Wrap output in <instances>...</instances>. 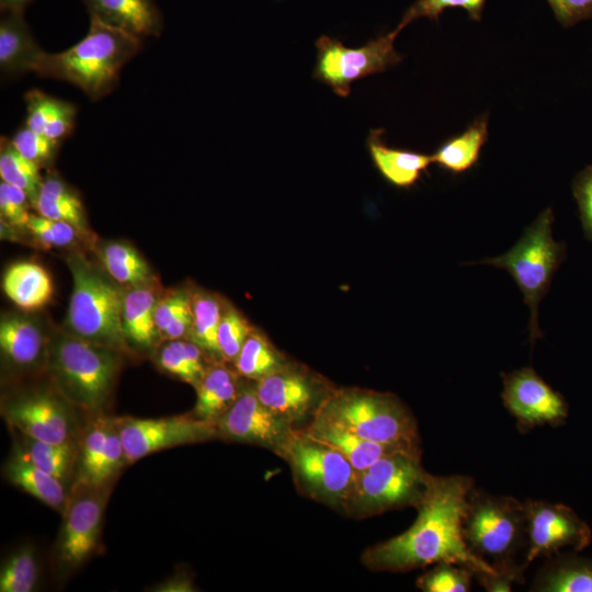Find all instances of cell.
<instances>
[{
	"mask_svg": "<svg viewBox=\"0 0 592 592\" xmlns=\"http://www.w3.org/2000/svg\"><path fill=\"white\" fill-rule=\"evenodd\" d=\"M474 488L469 476L430 475L415 509L413 524L403 533L367 548L363 563L376 571H409L439 562H452L476 572H497L473 555L462 534L467 498Z\"/></svg>",
	"mask_w": 592,
	"mask_h": 592,
	"instance_id": "6da1fadb",
	"label": "cell"
},
{
	"mask_svg": "<svg viewBox=\"0 0 592 592\" xmlns=\"http://www.w3.org/2000/svg\"><path fill=\"white\" fill-rule=\"evenodd\" d=\"M140 48L141 38L90 16L87 35L64 52H44L34 72L67 81L98 101L115 89L122 68Z\"/></svg>",
	"mask_w": 592,
	"mask_h": 592,
	"instance_id": "7a4b0ae2",
	"label": "cell"
},
{
	"mask_svg": "<svg viewBox=\"0 0 592 592\" xmlns=\"http://www.w3.org/2000/svg\"><path fill=\"white\" fill-rule=\"evenodd\" d=\"M119 351L65 330L50 334L46 368L56 390L72 406L102 410L110 400L119 368Z\"/></svg>",
	"mask_w": 592,
	"mask_h": 592,
	"instance_id": "3957f363",
	"label": "cell"
},
{
	"mask_svg": "<svg viewBox=\"0 0 592 592\" xmlns=\"http://www.w3.org/2000/svg\"><path fill=\"white\" fill-rule=\"evenodd\" d=\"M467 549L496 571L526 569L527 521L524 502L473 488L462 522Z\"/></svg>",
	"mask_w": 592,
	"mask_h": 592,
	"instance_id": "277c9868",
	"label": "cell"
},
{
	"mask_svg": "<svg viewBox=\"0 0 592 592\" xmlns=\"http://www.w3.org/2000/svg\"><path fill=\"white\" fill-rule=\"evenodd\" d=\"M67 263L72 292L66 330L90 342L124 351L127 348L122 325L125 291L81 254H71Z\"/></svg>",
	"mask_w": 592,
	"mask_h": 592,
	"instance_id": "5b68a950",
	"label": "cell"
},
{
	"mask_svg": "<svg viewBox=\"0 0 592 592\" xmlns=\"http://www.w3.org/2000/svg\"><path fill=\"white\" fill-rule=\"evenodd\" d=\"M314 414L372 442L420 446L413 415L391 394L340 389L327 395Z\"/></svg>",
	"mask_w": 592,
	"mask_h": 592,
	"instance_id": "8992f818",
	"label": "cell"
},
{
	"mask_svg": "<svg viewBox=\"0 0 592 592\" xmlns=\"http://www.w3.org/2000/svg\"><path fill=\"white\" fill-rule=\"evenodd\" d=\"M431 474L421 464L420 446L394 451L357 471L343 509L356 517L417 506Z\"/></svg>",
	"mask_w": 592,
	"mask_h": 592,
	"instance_id": "52a82bcc",
	"label": "cell"
},
{
	"mask_svg": "<svg viewBox=\"0 0 592 592\" xmlns=\"http://www.w3.org/2000/svg\"><path fill=\"white\" fill-rule=\"evenodd\" d=\"M553 224V209L548 207L525 229L509 251L481 261L509 272L522 291L531 311L528 331L532 344L543 337L538 326V305L565 258V244L554 239Z\"/></svg>",
	"mask_w": 592,
	"mask_h": 592,
	"instance_id": "ba28073f",
	"label": "cell"
},
{
	"mask_svg": "<svg viewBox=\"0 0 592 592\" xmlns=\"http://www.w3.org/2000/svg\"><path fill=\"white\" fill-rule=\"evenodd\" d=\"M274 452L289 465L304 494L343 508L357 471L340 452L294 429Z\"/></svg>",
	"mask_w": 592,
	"mask_h": 592,
	"instance_id": "9c48e42d",
	"label": "cell"
},
{
	"mask_svg": "<svg viewBox=\"0 0 592 592\" xmlns=\"http://www.w3.org/2000/svg\"><path fill=\"white\" fill-rule=\"evenodd\" d=\"M398 34L394 30L357 48L346 47L338 38L320 36L316 42L312 78L330 87L337 95L349 96L354 81L384 72L402 60L394 46Z\"/></svg>",
	"mask_w": 592,
	"mask_h": 592,
	"instance_id": "30bf717a",
	"label": "cell"
},
{
	"mask_svg": "<svg viewBox=\"0 0 592 592\" xmlns=\"http://www.w3.org/2000/svg\"><path fill=\"white\" fill-rule=\"evenodd\" d=\"M126 464L161 449L218 437L216 421L194 414L159 419L114 418Z\"/></svg>",
	"mask_w": 592,
	"mask_h": 592,
	"instance_id": "8fae6325",
	"label": "cell"
},
{
	"mask_svg": "<svg viewBox=\"0 0 592 592\" xmlns=\"http://www.w3.org/2000/svg\"><path fill=\"white\" fill-rule=\"evenodd\" d=\"M528 566L537 557H551L565 548L572 551L585 549L592 531L571 508L544 500H526Z\"/></svg>",
	"mask_w": 592,
	"mask_h": 592,
	"instance_id": "7c38bea8",
	"label": "cell"
},
{
	"mask_svg": "<svg viewBox=\"0 0 592 592\" xmlns=\"http://www.w3.org/2000/svg\"><path fill=\"white\" fill-rule=\"evenodd\" d=\"M107 486L76 482L65 511L57 559L65 569H73L89 558L98 546Z\"/></svg>",
	"mask_w": 592,
	"mask_h": 592,
	"instance_id": "4fadbf2b",
	"label": "cell"
},
{
	"mask_svg": "<svg viewBox=\"0 0 592 592\" xmlns=\"http://www.w3.org/2000/svg\"><path fill=\"white\" fill-rule=\"evenodd\" d=\"M70 405L57 390L33 389L7 399L2 412L22 435L61 444L71 441L73 417Z\"/></svg>",
	"mask_w": 592,
	"mask_h": 592,
	"instance_id": "5bb4252c",
	"label": "cell"
},
{
	"mask_svg": "<svg viewBox=\"0 0 592 592\" xmlns=\"http://www.w3.org/2000/svg\"><path fill=\"white\" fill-rule=\"evenodd\" d=\"M502 400L521 431L539 425L559 426L568 418V405L532 367L502 374Z\"/></svg>",
	"mask_w": 592,
	"mask_h": 592,
	"instance_id": "9a60e30c",
	"label": "cell"
},
{
	"mask_svg": "<svg viewBox=\"0 0 592 592\" xmlns=\"http://www.w3.org/2000/svg\"><path fill=\"white\" fill-rule=\"evenodd\" d=\"M218 437L251 443L273 452L293 430L259 399L255 388L240 390L235 402L216 420Z\"/></svg>",
	"mask_w": 592,
	"mask_h": 592,
	"instance_id": "2e32d148",
	"label": "cell"
},
{
	"mask_svg": "<svg viewBox=\"0 0 592 592\" xmlns=\"http://www.w3.org/2000/svg\"><path fill=\"white\" fill-rule=\"evenodd\" d=\"M254 388L260 401L289 423L305 418L318 396L308 376L286 367L258 380Z\"/></svg>",
	"mask_w": 592,
	"mask_h": 592,
	"instance_id": "e0dca14e",
	"label": "cell"
},
{
	"mask_svg": "<svg viewBox=\"0 0 592 592\" xmlns=\"http://www.w3.org/2000/svg\"><path fill=\"white\" fill-rule=\"evenodd\" d=\"M50 334L38 319L25 314H7L0 321V348L15 368L30 369L46 363Z\"/></svg>",
	"mask_w": 592,
	"mask_h": 592,
	"instance_id": "ac0fdd59",
	"label": "cell"
},
{
	"mask_svg": "<svg viewBox=\"0 0 592 592\" xmlns=\"http://www.w3.org/2000/svg\"><path fill=\"white\" fill-rule=\"evenodd\" d=\"M90 16L139 38L158 36L162 16L156 0H81Z\"/></svg>",
	"mask_w": 592,
	"mask_h": 592,
	"instance_id": "d6986e66",
	"label": "cell"
},
{
	"mask_svg": "<svg viewBox=\"0 0 592 592\" xmlns=\"http://www.w3.org/2000/svg\"><path fill=\"white\" fill-rule=\"evenodd\" d=\"M0 20V69L5 76L34 71L44 53L20 11H3Z\"/></svg>",
	"mask_w": 592,
	"mask_h": 592,
	"instance_id": "ffe728a7",
	"label": "cell"
},
{
	"mask_svg": "<svg viewBox=\"0 0 592 592\" xmlns=\"http://www.w3.org/2000/svg\"><path fill=\"white\" fill-rule=\"evenodd\" d=\"M384 133L382 128L371 129L366 139L375 168L390 184L405 189L412 186L433 163L432 155L391 148L384 141Z\"/></svg>",
	"mask_w": 592,
	"mask_h": 592,
	"instance_id": "44dd1931",
	"label": "cell"
},
{
	"mask_svg": "<svg viewBox=\"0 0 592 592\" xmlns=\"http://www.w3.org/2000/svg\"><path fill=\"white\" fill-rule=\"evenodd\" d=\"M305 432L340 452L356 471L367 468L380 457L394 451L417 447L372 442L338 426L318 414H314V419Z\"/></svg>",
	"mask_w": 592,
	"mask_h": 592,
	"instance_id": "7402d4cb",
	"label": "cell"
},
{
	"mask_svg": "<svg viewBox=\"0 0 592 592\" xmlns=\"http://www.w3.org/2000/svg\"><path fill=\"white\" fill-rule=\"evenodd\" d=\"M5 476L14 486L46 505L65 513L70 497L64 482L36 466L27 457L23 447L16 446L9 458L5 465Z\"/></svg>",
	"mask_w": 592,
	"mask_h": 592,
	"instance_id": "603a6c76",
	"label": "cell"
},
{
	"mask_svg": "<svg viewBox=\"0 0 592 592\" xmlns=\"http://www.w3.org/2000/svg\"><path fill=\"white\" fill-rule=\"evenodd\" d=\"M5 296L24 311L43 308L53 296L49 273L38 263L20 261L11 264L2 276Z\"/></svg>",
	"mask_w": 592,
	"mask_h": 592,
	"instance_id": "cb8c5ba5",
	"label": "cell"
},
{
	"mask_svg": "<svg viewBox=\"0 0 592 592\" xmlns=\"http://www.w3.org/2000/svg\"><path fill=\"white\" fill-rule=\"evenodd\" d=\"M158 298L153 282L125 291L122 325L126 342L149 349L160 338L155 320Z\"/></svg>",
	"mask_w": 592,
	"mask_h": 592,
	"instance_id": "d4e9b609",
	"label": "cell"
},
{
	"mask_svg": "<svg viewBox=\"0 0 592 592\" xmlns=\"http://www.w3.org/2000/svg\"><path fill=\"white\" fill-rule=\"evenodd\" d=\"M532 591L592 592V558L557 554L539 571Z\"/></svg>",
	"mask_w": 592,
	"mask_h": 592,
	"instance_id": "484cf974",
	"label": "cell"
},
{
	"mask_svg": "<svg viewBox=\"0 0 592 592\" xmlns=\"http://www.w3.org/2000/svg\"><path fill=\"white\" fill-rule=\"evenodd\" d=\"M488 114L478 116L462 134L447 139L432 153L433 163L452 173L474 167L488 138Z\"/></svg>",
	"mask_w": 592,
	"mask_h": 592,
	"instance_id": "4316f807",
	"label": "cell"
},
{
	"mask_svg": "<svg viewBox=\"0 0 592 592\" xmlns=\"http://www.w3.org/2000/svg\"><path fill=\"white\" fill-rule=\"evenodd\" d=\"M41 216L75 226L82 235L88 225L83 205L75 191L58 175L43 178L37 200L33 206Z\"/></svg>",
	"mask_w": 592,
	"mask_h": 592,
	"instance_id": "83f0119b",
	"label": "cell"
},
{
	"mask_svg": "<svg viewBox=\"0 0 592 592\" xmlns=\"http://www.w3.org/2000/svg\"><path fill=\"white\" fill-rule=\"evenodd\" d=\"M98 255L104 271L121 286L129 288L153 282L148 263L127 242L106 241L99 246Z\"/></svg>",
	"mask_w": 592,
	"mask_h": 592,
	"instance_id": "f1b7e54d",
	"label": "cell"
},
{
	"mask_svg": "<svg viewBox=\"0 0 592 592\" xmlns=\"http://www.w3.org/2000/svg\"><path fill=\"white\" fill-rule=\"evenodd\" d=\"M190 298L192 307L191 341L214 360L221 358L218 345V327L223 315L220 301L215 296L200 291L190 294Z\"/></svg>",
	"mask_w": 592,
	"mask_h": 592,
	"instance_id": "f546056e",
	"label": "cell"
},
{
	"mask_svg": "<svg viewBox=\"0 0 592 592\" xmlns=\"http://www.w3.org/2000/svg\"><path fill=\"white\" fill-rule=\"evenodd\" d=\"M235 366L241 376L257 382L285 367L278 352L255 331L246 339Z\"/></svg>",
	"mask_w": 592,
	"mask_h": 592,
	"instance_id": "4dcf8cb0",
	"label": "cell"
},
{
	"mask_svg": "<svg viewBox=\"0 0 592 592\" xmlns=\"http://www.w3.org/2000/svg\"><path fill=\"white\" fill-rule=\"evenodd\" d=\"M39 167L24 158L13 146L11 139L1 137L0 141V177L1 180L21 189L34 206L43 177Z\"/></svg>",
	"mask_w": 592,
	"mask_h": 592,
	"instance_id": "1f68e13d",
	"label": "cell"
},
{
	"mask_svg": "<svg viewBox=\"0 0 592 592\" xmlns=\"http://www.w3.org/2000/svg\"><path fill=\"white\" fill-rule=\"evenodd\" d=\"M22 437V447L27 457L36 466L65 482L76 457L75 444L71 441L52 444L25 435Z\"/></svg>",
	"mask_w": 592,
	"mask_h": 592,
	"instance_id": "d6a6232c",
	"label": "cell"
},
{
	"mask_svg": "<svg viewBox=\"0 0 592 592\" xmlns=\"http://www.w3.org/2000/svg\"><path fill=\"white\" fill-rule=\"evenodd\" d=\"M109 422L110 418L99 417L88 426L79 454V478L77 482L98 486Z\"/></svg>",
	"mask_w": 592,
	"mask_h": 592,
	"instance_id": "836d02e7",
	"label": "cell"
},
{
	"mask_svg": "<svg viewBox=\"0 0 592 592\" xmlns=\"http://www.w3.org/2000/svg\"><path fill=\"white\" fill-rule=\"evenodd\" d=\"M38 577L37 562L30 548H22L12 555L0 572L1 592H30Z\"/></svg>",
	"mask_w": 592,
	"mask_h": 592,
	"instance_id": "e575fe53",
	"label": "cell"
},
{
	"mask_svg": "<svg viewBox=\"0 0 592 592\" xmlns=\"http://www.w3.org/2000/svg\"><path fill=\"white\" fill-rule=\"evenodd\" d=\"M474 572L464 566L439 562L417 580L424 592H468L471 589Z\"/></svg>",
	"mask_w": 592,
	"mask_h": 592,
	"instance_id": "d590c367",
	"label": "cell"
},
{
	"mask_svg": "<svg viewBox=\"0 0 592 592\" xmlns=\"http://www.w3.org/2000/svg\"><path fill=\"white\" fill-rule=\"evenodd\" d=\"M486 0H415L403 13L399 24L395 29L400 32L408 24L420 18H428L439 22L445 9L462 8L469 18L476 22L482 18Z\"/></svg>",
	"mask_w": 592,
	"mask_h": 592,
	"instance_id": "8d00e7d4",
	"label": "cell"
},
{
	"mask_svg": "<svg viewBox=\"0 0 592 592\" xmlns=\"http://www.w3.org/2000/svg\"><path fill=\"white\" fill-rule=\"evenodd\" d=\"M252 328L244 317L229 306L223 309L218 327V345L224 361L235 362Z\"/></svg>",
	"mask_w": 592,
	"mask_h": 592,
	"instance_id": "74e56055",
	"label": "cell"
},
{
	"mask_svg": "<svg viewBox=\"0 0 592 592\" xmlns=\"http://www.w3.org/2000/svg\"><path fill=\"white\" fill-rule=\"evenodd\" d=\"M26 229L48 248H65L73 244L78 236L82 235L69 223L50 219L39 214H31Z\"/></svg>",
	"mask_w": 592,
	"mask_h": 592,
	"instance_id": "f35d334b",
	"label": "cell"
},
{
	"mask_svg": "<svg viewBox=\"0 0 592 592\" xmlns=\"http://www.w3.org/2000/svg\"><path fill=\"white\" fill-rule=\"evenodd\" d=\"M11 141L24 158L39 168L52 163L60 144L26 126L19 129Z\"/></svg>",
	"mask_w": 592,
	"mask_h": 592,
	"instance_id": "ab89813d",
	"label": "cell"
},
{
	"mask_svg": "<svg viewBox=\"0 0 592 592\" xmlns=\"http://www.w3.org/2000/svg\"><path fill=\"white\" fill-rule=\"evenodd\" d=\"M26 123L30 129L44 134L49 122L65 107L66 101L53 98L41 90H30L25 96Z\"/></svg>",
	"mask_w": 592,
	"mask_h": 592,
	"instance_id": "60d3db41",
	"label": "cell"
},
{
	"mask_svg": "<svg viewBox=\"0 0 592 592\" xmlns=\"http://www.w3.org/2000/svg\"><path fill=\"white\" fill-rule=\"evenodd\" d=\"M31 201L26 193L1 180L0 182V214L1 220L13 228H26L31 213Z\"/></svg>",
	"mask_w": 592,
	"mask_h": 592,
	"instance_id": "b9f144b4",
	"label": "cell"
},
{
	"mask_svg": "<svg viewBox=\"0 0 592 592\" xmlns=\"http://www.w3.org/2000/svg\"><path fill=\"white\" fill-rule=\"evenodd\" d=\"M158 363L162 369L197 387L200 377L192 369L183 351L182 339L171 340L160 348Z\"/></svg>",
	"mask_w": 592,
	"mask_h": 592,
	"instance_id": "7bdbcfd3",
	"label": "cell"
},
{
	"mask_svg": "<svg viewBox=\"0 0 592 592\" xmlns=\"http://www.w3.org/2000/svg\"><path fill=\"white\" fill-rule=\"evenodd\" d=\"M123 465H126L124 446L116 429L114 418H110L105 449L96 485L107 486Z\"/></svg>",
	"mask_w": 592,
	"mask_h": 592,
	"instance_id": "ee69618b",
	"label": "cell"
},
{
	"mask_svg": "<svg viewBox=\"0 0 592 592\" xmlns=\"http://www.w3.org/2000/svg\"><path fill=\"white\" fill-rule=\"evenodd\" d=\"M572 192L578 204L584 236L592 241V164L576 175Z\"/></svg>",
	"mask_w": 592,
	"mask_h": 592,
	"instance_id": "f6af8a7d",
	"label": "cell"
},
{
	"mask_svg": "<svg viewBox=\"0 0 592 592\" xmlns=\"http://www.w3.org/2000/svg\"><path fill=\"white\" fill-rule=\"evenodd\" d=\"M191 309L190 294L184 291H174L158 298L155 320L160 338L173 320Z\"/></svg>",
	"mask_w": 592,
	"mask_h": 592,
	"instance_id": "bcb514c9",
	"label": "cell"
},
{
	"mask_svg": "<svg viewBox=\"0 0 592 592\" xmlns=\"http://www.w3.org/2000/svg\"><path fill=\"white\" fill-rule=\"evenodd\" d=\"M556 20L563 27L592 18V0H546Z\"/></svg>",
	"mask_w": 592,
	"mask_h": 592,
	"instance_id": "7dc6e473",
	"label": "cell"
},
{
	"mask_svg": "<svg viewBox=\"0 0 592 592\" xmlns=\"http://www.w3.org/2000/svg\"><path fill=\"white\" fill-rule=\"evenodd\" d=\"M524 569H511L497 572H476L474 577L489 592L511 591L513 583H522Z\"/></svg>",
	"mask_w": 592,
	"mask_h": 592,
	"instance_id": "c3c4849f",
	"label": "cell"
},
{
	"mask_svg": "<svg viewBox=\"0 0 592 592\" xmlns=\"http://www.w3.org/2000/svg\"><path fill=\"white\" fill-rule=\"evenodd\" d=\"M77 107L67 102L65 107L49 122L45 128L44 135L60 143L75 127Z\"/></svg>",
	"mask_w": 592,
	"mask_h": 592,
	"instance_id": "681fc988",
	"label": "cell"
},
{
	"mask_svg": "<svg viewBox=\"0 0 592 592\" xmlns=\"http://www.w3.org/2000/svg\"><path fill=\"white\" fill-rule=\"evenodd\" d=\"M191 327L192 309L173 320L163 331L161 338L168 341L183 339L186 334H190Z\"/></svg>",
	"mask_w": 592,
	"mask_h": 592,
	"instance_id": "f907efd6",
	"label": "cell"
},
{
	"mask_svg": "<svg viewBox=\"0 0 592 592\" xmlns=\"http://www.w3.org/2000/svg\"><path fill=\"white\" fill-rule=\"evenodd\" d=\"M160 589H157L156 591H171V592H174V591H193L192 585L190 583L189 580L186 579H171L169 581H167L166 583L161 584L159 587Z\"/></svg>",
	"mask_w": 592,
	"mask_h": 592,
	"instance_id": "816d5d0a",
	"label": "cell"
},
{
	"mask_svg": "<svg viewBox=\"0 0 592 592\" xmlns=\"http://www.w3.org/2000/svg\"><path fill=\"white\" fill-rule=\"evenodd\" d=\"M33 0H0V9L3 11L24 12L25 7Z\"/></svg>",
	"mask_w": 592,
	"mask_h": 592,
	"instance_id": "f5cc1de1",
	"label": "cell"
}]
</instances>
